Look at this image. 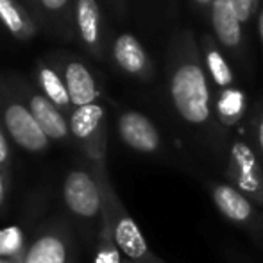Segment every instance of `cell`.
<instances>
[{
  "label": "cell",
  "mask_w": 263,
  "mask_h": 263,
  "mask_svg": "<svg viewBox=\"0 0 263 263\" xmlns=\"http://www.w3.org/2000/svg\"><path fill=\"white\" fill-rule=\"evenodd\" d=\"M165 73L166 95L177 118L195 131H220L213 113V88L201 63L197 36L192 29L181 27L172 32L166 45Z\"/></svg>",
  "instance_id": "cell-1"
},
{
  "label": "cell",
  "mask_w": 263,
  "mask_h": 263,
  "mask_svg": "<svg viewBox=\"0 0 263 263\" xmlns=\"http://www.w3.org/2000/svg\"><path fill=\"white\" fill-rule=\"evenodd\" d=\"M93 174L97 177L102 194V215L109 224L120 253L124 254L127 263H142L149 260L153 253L149 251V246H147L138 224L133 220V217L124 208L118 195L115 194L104 163H93Z\"/></svg>",
  "instance_id": "cell-2"
},
{
  "label": "cell",
  "mask_w": 263,
  "mask_h": 263,
  "mask_svg": "<svg viewBox=\"0 0 263 263\" xmlns=\"http://www.w3.org/2000/svg\"><path fill=\"white\" fill-rule=\"evenodd\" d=\"M210 27L211 34L217 40L220 49L231 59L235 70L243 76H253V54L249 49V34L246 27L236 16L229 0H213L210 9Z\"/></svg>",
  "instance_id": "cell-3"
},
{
  "label": "cell",
  "mask_w": 263,
  "mask_h": 263,
  "mask_svg": "<svg viewBox=\"0 0 263 263\" xmlns=\"http://www.w3.org/2000/svg\"><path fill=\"white\" fill-rule=\"evenodd\" d=\"M228 177L231 186L256 204H263V161L251 142L235 140L229 145Z\"/></svg>",
  "instance_id": "cell-4"
},
{
  "label": "cell",
  "mask_w": 263,
  "mask_h": 263,
  "mask_svg": "<svg viewBox=\"0 0 263 263\" xmlns=\"http://www.w3.org/2000/svg\"><path fill=\"white\" fill-rule=\"evenodd\" d=\"M70 133L81 143L91 163H104L106 156V115L97 102L76 107L70 113Z\"/></svg>",
  "instance_id": "cell-5"
},
{
  "label": "cell",
  "mask_w": 263,
  "mask_h": 263,
  "mask_svg": "<svg viewBox=\"0 0 263 263\" xmlns=\"http://www.w3.org/2000/svg\"><path fill=\"white\" fill-rule=\"evenodd\" d=\"M63 199L66 208L83 220L102 218V194L93 172L76 168L68 172L63 183Z\"/></svg>",
  "instance_id": "cell-6"
},
{
  "label": "cell",
  "mask_w": 263,
  "mask_h": 263,
  "mask_svg": "<svg viewBox=\"0 0 263 263\" xmlns=\"http://www.w3.org/2000/svg\"><path fill=\"white\" fill-rule=\"evenodd\" d=\"M2 120L7 135L18 147L29 153H43L49 147L50 140L43 133L34 115L25 104L18 101H7L2 109Z\"/></svg>",
  "instance_id": "cell-7"
},
{
  "label": "cell",
  "mask_w": 263,
  "mask_h": 263,
  "mask_svg": "<svg viewBox=\"0 0 263 263\" xmlns=\"http://www.w3.org/2000/svg\"><path fill=\"white\" fill-rule=\"evenodd\" d=\"M22 263H73L72 235L66 224L52 222L45 226L29 243Z\"/></svg>",
  "instance_id": "cell-8"
},
{
  "label": "cell",
  "mask_w": 263,
  "mask_h": 263,
  "mask_svg": "<svg viewBox=\"0 0 263 263\" xmlns=\"http://www.w3.org/2000/svg\"><path fill=\"white\" fill-rule=\"evenodd\" d=\"M117 127L122 142L136 153L154 154L161 149V135L156 124L140 111L127 109L120 113Z\"/></svg>",
  "instance_id": "cell-9"
},
{
  "label": "cell",
  "mask_w": 263,
  "mask_h": 263,
  "mask_svg": "<svg viewBox=\"0 0 263 263\" xmlns=\"http://www.w3.org/2000/svg\"><path fill=\"white\" fill-rule=\"evenodd\" d=\"M113 59L117 66L129 77L151 83L156 76V68L149 52L138 38L131 32H122L113 42Z\"/></svg>",
  "instance_id": "cell-10"
},
{
  "label": "cell",
  "mask_w": 263,
  "mask_h": 263,
  "mask_svg": "<svg viewBox=\"0 0 263 263\" xmlns=\"http://www.w3.org/2000/svg\"><path fill=\"white\" fill-rule=\"evenodd\" d=\"M199 43V54H201V63L204 66V72L210 79V84L213 91L226 90L229 86H236V70L233 66L231 59L226 55L213 34L208 31L201 32L197 36Z\"/></svg>",
  "instance_id": "cell-11"
},
{
  "label": "cell",
  "mask_w": 263,
  "mask_h": 263,
  "mask_svg": "<svg viewBox=\"0 0 263 263\" xmlns=\"http://www.w3.org/2000/svg\"><path fill=\"white\" fill-rule=\"evenodd\" d=\"M211 197L215 206L226 218L240 226H251L254 220V204L249 197L231 184H211Z\"/></svg>",
  "instance_id": "cell-12"
},
{
  "label": "cell",
  "mask_w": 263,
  "mask_h": 263,
  "mask_svg": "<svg viewBox=\"0 0 263 263\" xmlns=\"http://www.w3.org/2000/svg\"><path fill=\"white\" fill-rule=\"evenodd\" d=\"M249 109V97L240 84L213 91V113L220 129H233L243 120Z\"/></svg>",
  "instance_id": "cell-13"
},
{
  "label": "cell",
  "mask_w": 263,
  "mask_h": 263,
  "mask_svg": "<svg viewBox=\"0 0 263 263\" xmlns=\"http://www.w3.org/2000/svg\"><path fill=\"white\" fill-rule=\"evenodd\" d=\"M65 84L68 90L73 109L97 102L99 88L95 77L88 70V66L81 61H70L65 65Z\"/></svg>",
  "instance_id": "cell-14"
},
{
  "label": "cell",
  "mask_w": 263,
  "mask_h": 263,
  "mask_svg": "<svg viewBox=\"0 0 263 263\" xmlns=\"http://www.w3.org/2000/svg\"><path fill=\"white\" fill-rule=\"evenodd\" d=\"M29 109L34 115L36 122L40 124V127L43 129L49 140H65L70 133V124L66 122L65 115L61 109H58L45 95L42 93H32L29 97Z\"/></svg>",
  "instance_id": "cell-15"
},
{
  "label": "cell",
  "mask_w": 263,
  "mask_h": 263,
  "mask_svg": "<svg viewBox=\"0 0 263 263\" xmlns=\"http://www.w3.org/2000/svg\"><path fill=\"white\" fill-rule=\"evenodd\" d=\"M76 24L81 40L90 49H99L102 42V16L97 0H77Z\"/></svg>",
  "instance_id": "cell-16"
},
{
  "label": "cell",
  "mask_w": 263,
  "mask_h": 263,
  "mask_svg": "<svg viewBox=\"0 0 263 263\" xmlns=\"http://www.w3.org/2000/svg\"><path fill=\"white\" fill-rule=\"evenodd\" d=\"M38 84L42 88V95H45L52 104L61 111H73L70 101L68 90H66L65 79L55 70L42 65L38 68Z\"/></svg>",
  "instance_id": "cell-17"
},
{
  "label": "cell",
  "mask_w": 263,
  "mask_h": 263,
  "mask_svg": "<svg viewBox=\"0 0 263 263\" xmlns=\"http://www.w3.org/2000/svg\"><path fill=\"white\" fill-rule=\"evenodd\" d=\"M0 22L6 25V29L11 34H14L20 40L31 38L34 32L31 20L14 0H0Z\"/></svg>",
  "instance_id": "cell-18"
},
{
  "label": "cell",
  "mask_w": 263,
  "mask_h": 263,
  "mask_svg": "<svg viewBox=\"0 0 263 263\" xmlns=\"http://www.w3.org/2000/svg\"><path fill=\"white\" fill-rule=\"evenodd\" d=\"M93 263H127L124 254L120 253L117 242L113 238V233L107 224L106 217L102 215L101 218V231H99V246L97 253H95Z\"/></svg>",
  "instance_id": "cell-19"
},
{
  "label": "cell",
  "mask_w": 263,
  "mask_h": 263,
  "mask_svg": "<svg viewBox=\"0 0 263 263\" xmlns=\"http://www.w3.org/2000/svg\"><path fill=\"white\" fill-rule=\"evenodd\" d=\"M27 247H24V236L20 229L9 228L0 231V258H7L9 261L22 263Z\"/></svg>",
  "instance_id": "cell-20"
},
{
  "label": "cell",
  "mask_w": 263,
  "mask_h": 263,
  "mask_svg": "<svg viewBox=\"0 0 263 263\" xmlns=\"http://www.w3.org/2000/svg\"><path fill=\"white\" fill-rule=\"evenodd\" d=\"M229 2H231L236 16L240 18L246 29H249L256 22L258 13H260L263 6L261 0H229Z\"/></svg>",
  "instance_id": "cell-21"
},
{
  "label": "cell",
  "mask_w": 263,
  "mask_h": 263,
  "mask_svg": "<svg viewBox=\"0 0 263 263\" xmlns=\"http://www.w3.org/2000/svg\"><path fill=\"white\" fill-rule=\"evenodd\" d=\"M251 145L263 161V101L258 102L251 113Z\"/></svg>",
  "instance_id": "cell-22"
},
{
  "label": "cell",
  "mask_w": 263,
  "mask_h": 263,
  "mask_svg": "<svg viewBox=\"0 0 263 263\" xmlns=\"http://www.w3.org/2000/svg\"><path fill=\"white\" fill-rule=\"evenodd\" d=\"M0 172L11 183V149L2 127H0Z\"/></svg>",
  "instance_id": "cell-23"
},
{
  "label": "cell",
  "mask_w": 263,
  "mask_h": 263,
  "mask_svg": "<svg viewBox=\"0 0 263 263\" xmlns=\"http://www.w3.org/2000/svg\"><path fill=\"white\" fill-rule=\"evenodd\" d=\"M186 2H188L192 13H194L195 16L201 18V20H208L213 0H186Z\"/></svg>",
  "instance_id": "cell-24"
},
{
  "label": "cell",
  "mask_w": 263,
  "mask_h": 263,
  "mask_svg": "<svg viewBox=\"0 0 263 263\" xmlns=\"http://www.w3.org/2000/svg\"><path fill=\"white\" fill-rule=\"evenodd\" d=\"M40 2H42V6L45 7V9L59 11V9H63L66 4H68V0H40Z\"/></svg>",
  "instance_id": "cell-25"
},
{
  "label": "cell",
  "mask_w": 263,
  "mask_h": 263,
  "mask_svg": "<svg viewBox=\"0 0 263 263\" xmlns=\"http://www.w3.org/2000/svg\"><path fill=\"white\" fill-rule=\"evenodd\" d=\"M256 31H258V38H260V47H261V54H263V6L256 18Z\"/></svg>",
  "instance_id": "cell-26"
},
{
  "label": "cell",
  "mask_w": 263,
  "mask_h": 263,
  "mask_svg": "<svg viewBox=\"0 0 263 263\" xmlns=\"http://www.w3.org/2000/svg\"><path fill=\"white\" fill-rule=\"evenodd\" d=\"M9 181L4 177V174L0 172V204L4 202V197H6V190H7V186H9Z\"/></svg>",
  "instance_id": "cell-27"
},
{
  "label": "cell",
  "mask_w": 263,
  "mask_h": 263,
  "mask_svg": "<svg viewBox=\"0 0 263 263\" xmlns=\"http://www.w3.org/2000/svg\"><path fill=\"white\" fill-rule=\"evenodd\" d=\"M142 263H163V261H161V260H158V258L153 254V256H151L149 260H145V261H142Z\"/></svg>",
  "instance_id": "cell-28"
}]
</instances>
